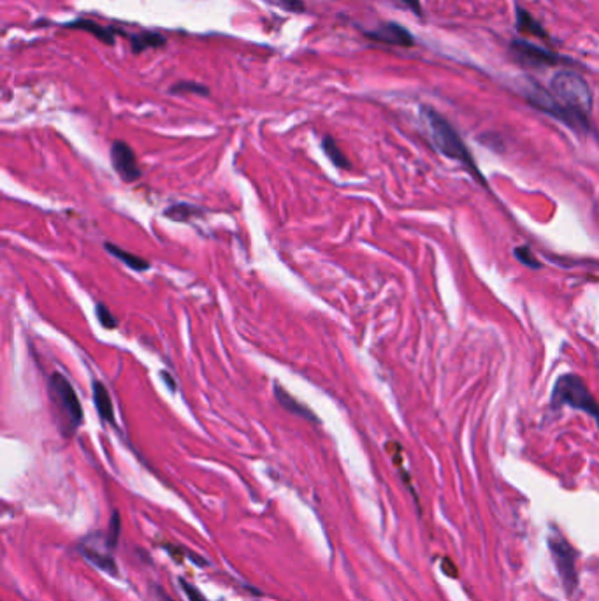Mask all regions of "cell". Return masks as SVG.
I'll return each mask as SVG.
<instances>
[{
    "instance_id": "cell-5",
    "label": "cell",
    "mask_w": 599,
    "mask_h": 601,
    "mask_svg": "<svg viewBox=\"0 0 599 601\" xmlns=\"http://www.w3.org/2000/svg\"><path fill=\"white\" fill-rule=\"evenodd\" d=\"M548 545H550V554L554 557L562 586L568 591V594H571L578 586L577 552L557 529H552L550 536H548Z\"/></svg>"
},
{
    "instance_id": "cell-12",
    "label": "cell",
    "mask_w": 599,
    "mask_h": 601,
    "mask_svg": "<svg viewBox=\"0 0 599 601\" xmlns=\"http://www.w3.org/2000/svg\"><path fill=\"white\" fill-rule=\"evenodd\" d=\"M92 394H93V403H95V408H97L102 420L109 424H115V408H113L111 396H109L106 385L99 380H93Z\"/></svg>"
},
{
    "instance_id": "cell-2",
    "label": "cell",
    "mask_w": 599,
    "mask_h": 601,
    "mask_svg": "<svg viewBox=\"0 0 599 601\" xmlns=\"http://www.w3.org/2000/svg\"><path fill=\"white\" fill-rule=\"evenodd\" d=\"M48 394L56 411V420L64 436H72L83 424V408L76 388L62 373L55 371L48 380Z\"/></svg>"
},
{
    "instance_id": "cell-7",
    "label": "cell",
    "mask_w": 599,
    "mask_h": 601,
    "mask_svg": "<svg viewBox=\"0 0 599 601\" xmlns=\"http://www.w3.org/2000/svg\"><path fill=\"white\" fill-rule=\"evenodd\" d=\"M109 157H111V164L115 167L116 174L122 178V181L125 183H134L142 176L141 167L138 164V158H136L134 149L131 148V145H127L125 141H115L109 149Z\"/></svg>"
},
{
    "instance_id": "cell-16",
    "label": "cell",
    "mask_w": 599,
    "mask_h": 601,
    "mask_svg": "<svg viewBox=\"0 0 599 601\" xmlns=\"http://www.w3.org/2000/svg\"><path fill=\"white\" fill-rule=\"evenodd\" d=\"M322 148H324V154L327 155L329 160H331L338 169H350L352 167L350 160L346 158V155L343 154V149L339 148L338 142H336V139L332 138V135H329V134L324 135V139H322Z\"/></svg>"
},
{
    "instance_id": "cell-13",
    "label": "cell",
    "mask_w": 599,
    "mask_h": 601,
    "mask_svg": "<svg viewBox=\"0 0 599 601\" xmlns=\"http://www.w3.org/2000/svg\"><path fill=\"white\" fill-rule=\"evenodd\" d=\"M104 248L108 254H111L113 257L122 261L123 264L127 265V267H131L132 271H136V273H145V271H148V269L151 267V264H149L145 257L132 254V252L123 250V248H120L118 245L111 243V241H106Z\"/></svg>"
},
{
    "instance_id": "cell-8",
    "label": "cell",
    "mask_w": 599,
    "mask_h": 601,
    "mask_svg": "<svg viewBox=\"0 0 599 601\" xmlns=\"http://www.w3.org/2000/svg\"><path fill=\"white\" fill-rule=\"evenodd\" d=\"M366 38L372 39V41L385 42V44H395V46H413V35L409 34L404 26L399 23L388 22L378 26L376 30H368Z\"/></svg>"
},
{
    "instance_id": "cell-4",
    "label": "cell",
    "mask_w": 599,
    "mask_h": 601,
    "mask_svg": "<svg viewBox=\"0 0 599 601\" xmlns=\"http://www.w3.org/2000/svg\"><path fill=\"white\" fill-rule=\"evenodd\" d=\"M554 406H570L591 415L599 427V403L594 400L585 381L577 374H562L557 378L552 390Z\"/></svg>"
},
{
    "instance_id": "cell-20",
    "label": "cell",
    "mask_w": 599,
    "mask_h": 601,
    "mask_svg": "<svg viewBox=\"0 0 599 601\" xmlns=\"http://www.w3.org/2000/svg\"><path fill=\"white\" fill-rule=\"evenodd\" d=\"M264 2L278 9H283V11L292 13V15H301V13L306 11V6L302 0H264Z\"/></svg>"
},
{
    "instance_id": "cell-23",
    "label": "cell",
    "mask_w": 599,
    "mask_h": 601,
    "mask_svg": "<svg viewBox=\"0 0 599 601\" xmlns=\"http://www.w3.org/2000/svg\"><path fill=\"white\" fill-rule=\"evenodd\" d=\"M181 586H183V589H185L186 596L190 598V601H206L204 596H202V594L199 593V591L195 589L194 586H190V584L186 582V580H181Z\"/></svg>"
},
{
    "instance_id": "cell-14",
    "label": "cell",
    "mask_w": 599,
    "mask_h": 601,
    "mask_svg": "<svg viewBox=\"0 0 599 601\" xmlns=\"http://www.w3.org/2000/svg\"><path fill=\"white\" fill-rule=\"evenodd\" d=\"M129 39H131V49L134 55H139V53L146 51V49L164 48V46L167 44V39H165L164 35L158 34V32H149V30H142V32H138V34H131Z\"/></svg>"
},
{
    "instance_id": "cell-10",
    "label": "cell",
    "mask_w": 599,
    "mask_h": 601,
    "mask_svg": "<svg viewBox=\"0 0 599 601\" xmlns=\"http://www.w3.org/2000/svg\"><path fill=\"white\" fill-rule=\"evenodd\" d=\"M514 51L515 55H517V58L522 60V62L527 65H552L559 60L554 53L525 41H515Z\"/></svg>"
},
{
    "instance_id": "cell-9",
    "label": "cell",
    "mask_w": 599,
    "mask_h": 601,
    "mask_svg": "<svg viewBox=\"0 0 599 601\" xmlns=\"http://www.w3.org/2000/svg\"><path fill=\"white\" fill-rule=\"evenodd\" d=\"M64 26H65V28L85 30V32L92 34L93 38H97L99 41L104 42V44H108V46L115 44V42H116V35H118V34H125L123 30L116 28V26L101 25V23L93 22V19H88V18L72 19V22L64 23Z\"/></svg>"
},
{
    "instance_id": "cell-24",
    "label": "cell",
    "mask_w": 599,
    "mask_h": 601,
    "mask_svg": "<svg viewBox=\"0 0 599 601\" xmlns=\"http://www.w3.org/2000/svg\"><path fill=\"white\" fill-rule=\"evenodd\" d=\"M402 6H406V8H409L411 11L415 13V15H420V0H399Z\"/></svg>"
},
{
    "instance_id": "cell-11",
    "label": "cell",
    "mask_w": 599,
    "mask_h": 601,
    "mask_svg": "<svg viewBox=\"0 0 599 601\" xmlns=\"http://www.w3.org/2000/svg\"><path fill=\"white\" fill-rule=\"evenodd\" d=\"M272 390H274V396H276V400H278V403L281 404V406L285 408L288 413L297 415V417L304 418V420H309V422L320 424V418L315 415V411H313L311 408L306 406V404H302L301 401L295 400L294 396H290V394H288L287 390H285V388H283L281 385L278 384V381H274V387H272Z\"/></svg>"
},
{
    "instance_id": "cell-25",
    "label": "cell",
    "mask_w": 599,
    "mask_h": 601,
    "mask_svg": "<svg viewBox=\"0 0 599 601\" xmlns=\"http://www.w3.org/2000/svg\"><path fill=\"white\" fill-rule=\"evenodd\" d=\"M161 377H162V378H164V381H165V384H167V387H169V388H171L172 393H174V390H176V381H174V380H172V377H171V374H167V371H162V373H161Z\"/></svg>"
},
{
    "instance_id": "cell-17",
    "label": "cell",
    "mask_w": 599,
    "mask_h": 601,
    "mask_svg": "<svg viewBox=\"0 0 599 601\" xmlns=\"http://www.w3.org/2000/svg\"><path fill=\"white\" fill-rule=\"evenodd\" d=\"M169 94H174V95L194 94V95H201V97H208L209 88L197 81H176L174 85L169 88Z\"/></svg>"
},
{
    "instance_id": "cell-21",
    "label": "cell",
    "mask_w": 599,
    "mask_h": 601,
    "mask_svg": "<svg viewBox=\"0 0 599 601\" xmlns=\"http://www.w3.org/2000/svg\"><path fill=\"white\" fill-rule=\"evenodd\" d=\"M95 313H97L99 324H101L104 329H108V331H113V329L118 327V320H116V317L113 315V311L109 310V308L106 306L104 303H99L97 306H95Z\"/></svg>"
},
{
    "instance_id": "cell-19",
    "label": "cell",
    "mask_w": 599,
    "mask_h": 601,
    "mask_svg": "<svg viewBox=\"0 0 599 601\" xmlns=\"http://www.w3.org/2000/svg\"><path fill=\"white\" fill-rule=\"evenodd\" d=\"M518 28L522 30V32H525V34L529 35H538V38H545V30L541 28V25L538 22H534L532 19V16L529 15V13L522 11V9H518Z\"/></svg>"
},
{
    "instance_id": "cell-18",
    "label": "cell",
    "mask_w": 599,
    "mask_h": 601,
    "mask_svg": "<svg viewBox=\"0 0 599 601\" xmlns=\"http://www.w3.org/2000/svg\"><path fill=\"white\" fill-rule=\"evenodd\" d=\"M81 552H83V556H85L86 559L90 561V563H93L95 566L101 568V570L111 573V575H115L116 573V566L109 556H104V554L97 552V550H92V549H83Z\"/></svg>"
},
{
    "instance_id": "cell-1",
    "label": "cell",
    "mask_w": 599,
    "mask_h": 601,
    "mask_svg": "<svg viewBox=\"0 0 599 601\" xmlns=\"http://www.w3.org/2000/svg\"><path fill=\"white\" fill-rule=\"evenodd\" d=\"M420 118L425 131H427V135L429 139H431L432 146L438 149L439 154L445 155V157L450 158V160L461 162L480 183H485L484 176H482L480 169L477 167V164L473 160L464 141H462L461 135L457 134V131L448 124V120L443 118L439 113H436L432 108H422Z\"/></svg>"
},
{
    "instance_id": "cell-22",
    "label": "cell",
    "mask_w": 599,
    "mask_h": 601,
    "mask_svg": "<svg viewBox=\"0 0 599 601\" xmlns=\"http://www.w3.org/2000/svg\"><path fill=\"white\" fill-rule=\"evenodd\" d=\"M514 255L517 257V261L520 262V264L527 265L529 269H540L541 267L540 261L534 257V254H532V250L529 247H517L514 250Z\"/></svg>"
},
{
    "instance_id": "cell-15",
    "label": "cell",
    "mask_w": 599,
    "mask_h": 601,
    "mask_svg": "<svg viewBox=\"0 0 599 601\" xmlns=\"http://www.w3.org/2000/svg\"><path fill=\"white\" fill-rule=\"evenodd\" d=\"M199 215H202V209L188 202H179L164 209V217L172 222H188L192 218H197Z\"/></svg>"
},
{
    "instance_id": "cell-6",
    "label": "cell",
    "mask_w": 599,
    "mask_h": 601,
    "mask_svg": "<svg viewBox=\"0 0 599 601\" xmlns=\"http://www.w3.org/2000/svg\"><path fill=\"white\" fill-rule=\"evenodd\" d=\"M518 88H520V92L524 94V97L527 99V101L531 102L532 106H536L538 109H541V111L555 116V118L561 120V122H564V124L571 125V127H584V124H582V122H578V120L575 118V116L571 115L570 111H566V109L562 108V106L559 104L557 101H555V97L552 95V92H547V90L541 88L540 85H536V81H532V79H525V78L520 79V83H518Z\"/></svg>"
},
{
    "instance_id": "cell-3",
    "label": "cell",
    "mask_w": 599,
    "mask_h": 601,
    "mask_svg": "<svg viewBox=\"0 0 599 601\" xmlns=\"http://www.w3.org/2000/svg\"><path fill=\"white\" fill-rule=\"evenodd\" d=\"M550 92L555 101L585 125V118L592 109V94L587 83L573 71H559L552 78Z\"/></svg>"
}]
</instances>
